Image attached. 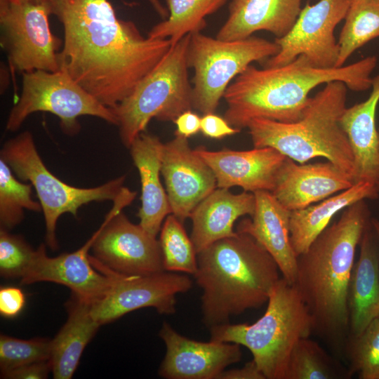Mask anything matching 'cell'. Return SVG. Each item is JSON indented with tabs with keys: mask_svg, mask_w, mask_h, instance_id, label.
Instances as JSON below:
<instances>
[{
	"mask_svg": "<svg viewBox=\"0 0 379 379\" xmlns=\"http://www.w3.org/2000/svg\"><path fill=\"white\" fill-rule=\"evenodd\" d=\"M65 307L67 319L51 340L50 362L55 379L72 378L85 347L101 326L91 314V304L77 295L71 293Z\"/></svg>",
	"mask_w": 379,
	"mask_h": 379,
	"instance_id": "cell-26",
	"label": "cell"
},
{
	"mask_svg": "<svg viewBox=\"0 0 379 379\" xmlns=\"http://www.w3.org/2000/svg\"><path fill=\"white\" fill-rule=\"evenodd\" d=\"M37 1H41V0H37Z\"/></svg>",
	"mask_w": 379,
	"mask_h": 379,
	"instance_id": "cell-45",
	"label": "cell"
},
{
	"mask_svg": "<svg viewBox=\"0 0 379 379\" xmlns=\"http://www.w3.org/2000/svg\"><path fill=\"white\" fill-rule=\"evenodd\" d=\"M353 185L352 176L329 161L298 164L286 157L271 192L292 211L319 202Z\"/></svg>",
	"mask_w": 379,
	"mask_h": 379,
	"instance_id": "cell-19",
	"label": "cell"
},
{
	"mask_svg": "<svg viewBox=\"0 0 379 379\" xmlns=\"http://www.w3.org/2000/svg\"><path fill=\"white\" fill-rule=\"evenodd\" d=\"M255 207L253 192L233 194L229 189L216 187L204 198L190 215V238L197 253L213 243L234 236L235 221L244 215L252 216Z\"/></svg>",
	"mask_w": 379,
	"mask_h": 379,
	"instance_id": "cell-23",
	"label": "cell"
},
{
	"mask_svg": "<svg viewBox=\"0 0 379 379\" xmlns=\"http://www.w3.org/2000/svg\"><path fill=\"white\" fill-rule=\"evenodd\" d=\"M175 136L162 145L161 173L171 213L183 222L217 182L212 169L190 147L187 138Z\"/></svg>",
	"mask_w": 379,
	"mask_h": 379,
	"instance_id": "cell-15",
	"label": "cell"
},
{
	"mask_svg": "<svg viewBox=\"0 0 379 379\" xmlns=\"http://www.w3.org/2000/svg\"><path fill=\"white\" fill-rule=\"evenodd\" d=\"M32 185L23 183L13 174L10 166L0 159V226L10 231L24 219V210L42 211L32 197Z\"/></svg>",
	"mask_w": 379,
	"mask_h": 379,
	"instance_id": "cell-31",
	"label": "cell"
},
{
	"mask_svg": "<svg viewBox=\"0 0 379 379\" xmlns=\"http://www.w3.org/2000/svg\"><path fill=\"white\" fill-rule=\"evenodd\" d=\"M345 208L298 256L295 285L307 305L314 328L330 336L342 335L350 324L349 285L357 246L371 221L365 201Z\"/></svg>",
	"mask_w": 379,
	"mask_h": 379,
	"instance_id": "cell-3",
	"label": "cell"
},
{
	"mask_svg": "<svg viewBox=\"0 0 379 379\" xmlns=\"http://www.w3.org/2000/svg\"><path fill=\"white\" fill-rule=\"evenodd\" d=\"M63 27L60 69L107 107L128 96L161 60L169 39L143 36L109 0H50Z\"/></svg>",
	"mask_w": 379,
	"mask_h": 379,
	"instance_id": "cell-1",
	"label": "cell"
},
{
	"mask_svg": "<svg viewBox=\"0 0 379 379\" xmlns=\"http://www.w3.org/2000/svg\"><path fill=\"white\" fill-rule=\"evenodd\" d=\"M200 131L208 138L220 140L239 133L241 131L232 126L224 117L211 112L203 114Z\"/></svg>",
	"mask_w": 379,
	"mask_h": 379,
	"instance_id": "cell-36",
	"label": "cell"
},
{
	"mask_svg": "<svg viewBox=\"0 0 379 379\" xmlns=\"http://www.w3.org/2000/svg\"><path fill=\"white\" fill-rule=\"evenodd\" d=\"M371 93L362 102L346 107L340 118L353 156L354 184L379 180V134L376 110L379 102V74L372 78Z\"/></svg>",
	"mask_w": 379,
	"mask_h": 379,
	"instance_id": "cell-22",
	"label": "cell"
},
{
	"mask_svg": "<svg viewBox=\"0 0 379 379\" xmlns=\"http://www.w3.org/2000/svg\"><path fill=\"white\" fill-rule=\"evenodd\" d=\"M34 250L20 236L0 230V274L6 279H22L34 259Z\"/></svg>",
	"mask_w": 379,
	"mask_h": 379,
	"instance_id": "cell-34",
	"label": "cell"
},
{
	"mask_svg": "<svg viewBox=\"0 0 379 379\" xmlns=\"http://www.w3.org/2000/svg\"><path fill=\"white\" fill-rule=\"evenodd\" d=\"M352 366L361 379H379V314L353 337Z\"/></svg>",
	"mask_w": 379,
	"mask_h": 379,
	"instance_id": "cell-35",
	"label": "cell"
},
{
	"mask_svg": "<svg viewBox=\"0 0 379 379\" xmlns=\"http://www.w3.org/2000/svg\"><path fill=\"white\" fill-rule=\"evenodd\" d=\"M136 197L124 187L97 230L91 246L93 258L104 267L125 275L143 276L164 270L159 241L122 213Z\"/></svg>",
	"mask_w": 379,
	"mask_h": 379,
	"instance_id": "cell-12",
	"label": "cell"
},
{
	"mask_svg": "<svg viewBox=\"0 0 379 379\" xmlns=\"http://www.w3.org/2000/svg\"><path fill=\"white\" fill-rule=\"evenodd\" d=\"M350 1L319 0L313 5L307 4L289 32L275 39L279 51L265 61L264 67L286 65L300 55L316 67H336L340 48L334 30L344 20Z\"/></svg>",
	"mask_w": 379,
	"mask_h": 379,
	"instance_id": "cell-14",
	"label": "cell"
},
{
	"mask_svg": "<svg viewBox=\"0 0 379 379\" xmlns=\"http://www.w3.org/2000/svg\"><path fill=\"white\" fill-rule=\"evenodd\" d=\"M377 186L359 182L317 204L292 211L290 217V239L297 256L305 253L315 239L328 226L339 211L362 199L378 197Z\"/></svg>",
	"mask_w": 379,
	"mask_h": 379,
	"instance_id": "cell-27",
	"label": "cell"
},
{
	"mask_svg": "<svg viewBox=\"0 0 379 379\" xmlns=\"http://www.w3.org/2000/svg\"><path fill=\"white\" fill-rule=\"evenodd\" d=\"M218 379H266L263 373L252 360L240 368L223 371Z\"/></svg>",
	"mask_w": 379,
	"mask_h": 379,
	"instance_id": "cell-40",
	"label": "cell"
},
{
	"mask_svg": "<svg viewBox=\"0 0 379 379\" xmlns=\"http://www.w3.org/2000/svg\"><path fill=\"white\" fill-rule=\"evenodd\" d=\"M314 328L313 317L295 284L281 277L272 288L264 314L255 323L210 328L211 340L248 348L266 379H286L291 354Z\"/></svg>",
	"mask_w": 379,
	"mask_h": 379,
	"instance_id": "cell-6",
	"label": "cell"
},
{
	"mask_svg": "<svg viewBox=\"0 0 379 379\" xmlns=\"http://www.w3.org/2000/svg\"><path fill=\"white\" fill-rule=\"evenodd\" d=\"M160 231L159 242L164 270L194 275L197 270V253L182 222L169 214Z\"/></svg>",
	"mask_w": 379,
	"mask_h": 379,
	"instance_id": "cell-30",
	"label": "cell"
},
{
	"mask_svg": "<svg viewBox=\"0 0 379 379\" xmlns=\"http://www.w3.org/2000/svg\"><path fill=\"white\" fill-rule=\"evenodd\" d=\"M255 211L251 218L242 219L237 232L252 236L274 259L282 277L294 284L297 274L298 256L290 239L291 211L284 207L270 191L253 192Z\"/></svg>",
	"mask_w": 379,
	"mask_h": 379,
	"instance_id": "cell-20",
	"label": "cell"
},
{
	"mask_svg": "<svg viewBox=\"0 0 379 379\" xmlns=\"http://www.w3.org/2000/svg\"><path fill=\"white\" fill-rule=\"evenodd\" d=\"M0 155L19 179L29 181L36 190L45 220L46 243L53 251L58 248L55 230L62 214L68 213L77 218L78 210L83 205L93 201H114L126 180V175H121L91 188L65 183L45 166L32 134L27 131L7 140Z\"/></svg>",
	"mask_w": 379,
	"mask_h": 379,
	"instance_id": "cell-8",
	"label": "cell"
},
{
	"mask_svg": "<svg viewBox=\"0 0 379 379\" xmlns=\"http://www.w3.org/2000/svg\"><path fill=\"white\" fill-rule=\"evenodd\" d=\"M51 15L50 0H0L1 44L13 70H60L62 41L51 30Z\"/></svg>",
	"mask_w": 379,
	"mask_h": 379,
	"instance_id": "cell-11",
	"label": "cell"
},
{
	"mask_svg": "<svg viewBox=\"0 0 379 379\" xmlns=\"http://www.w3.org/2000/svg\"><path fill=\"white\" fill-rule=\"evenodd\" d=\"M333 372L319 345L308 338L298 341L288 361L286 379H328Z\"/></svg>",
	"mask_w": 379,
	"mask_h": 379,
	"instance_id": "cell-33",
	"label": "cell"
},
{
	"mask_svg": "<svg viewBox=\"0 0 379 379\" xmlns=\"http://www.w3.org/2000/svg\"><path fill=\"white\" fill-rule=\"evenodd\" d=\"M302 0H232L228 17L216 34L224 41L246 39L258 31L281 38L292 29Z\"/></svg>",
	"mask_w": 379,
	"mask_h": 379,
	"instance_id": "cell-21",
	"label": "cell"
},
{
	"mask_svg": "<svg viewBox=\"0 0 379 379\" xmlns=\"http://www.w3.org/2000/svg\"><path fill=\"white\" fill-rule=\"evenodd\" d=\"M371 224L373 228L379 239V220L375 218H371Z\"/></svg>",
	"mask_w": 379,
	"mask_h": 379,
	"instance_id": "cell-42",
	"label": "cell"
},
{
	"mask_svg": "<svg viewBox=\"0 0 379 379\" xmlns=\"http://www.w3.org/2000/svg\"><path fill=\"white\" fill-rule=\"evenodd\" d=\"M279 51L275 41L253 36L224 41L201 32L190 34L187 60L194 71L192 107L203 114L215 112L232 81L252 62H265Z\"/></svg>",
	"mask_w": 379,
	"mask_h": 379,
	"instance_id": "cell-9",
	"label": "cell"
},
{
	"mask_svg": "<svg viewBox=\"0 0 379 379\" xmlns=\"http://www.w3.org/2000/svg\"><path fill=\"white\" fill-rule=\"evenodd\" d=\"M378 134H379V128H378ZM378 190H379V180H378Z\"/></svg>",
	"mask_w": 379,
	"mask_h": 379,
	"instance_id": "cell-44",
	"label": "cell"
},
{
	"mask_svg": "<svg viewBox=\"0 0 379 379\" xmlns=\"http://www.w3.org/2000/svg\"><path fill=\"white\" fill-rule=\"evenodd\" d=\"M194 151L212 169L217 187L230 189L238 186L253 193L272 191L278 173L287 157L270 147L244 151H210L199 146Z\"/></svg>",
	"mask_w": 379,
	"mask_h": 379,
	"instance_id": "cell-18",
	"label": "cell"
},
{
	"mask_svg": "<svg viewBox=\"0 0 379 379\" xmlns=\"http://www.w3.org/2000/svg\"><path fill=\"white\" fill-rule=\"evenodd\" d=\"M162 145L157 136L142 132L129 147L141 182V206L137 214L139 225L155 237L164 219L171 213L166 192L160 180Z\"/></svg>",
	"mask_w": 379,
	"mask_h": 379,
	"instance_id": "cell-24",
	"label": "cell"
},
{
	"mask_svg": "<svg viewBox=\"0 0 379 379\" xmlns=\"http://www.w3.org/2000/svg\"><path fill=\"white\" fill-rule=\"evenodd\" d=\"M347 91L340 81L326 84L310 97L301 118L295 122L252 119L246 128L253 147H272L300 164L324 157L352 176L353 156L340 124Z\"/></svg>",
	"mask_w": 379,
	"mask_h": 379,
	"instance_id": "cell-5",
	"label": "cell"
},
{
	"mask_svg": "<svg viewBox=\"0 0 379 379\" xmlns=\"http://www.w3.org/2000/svg\"><path fill=\"white\" fill-rule=\"evenodd\" d=\"M279 268L252 236L237 232L197 253L193 275L202 289V321L208 328L268 301Z\"/></svg>",
	"mask_w": 379,
	"mask_h": 379,
	"instance_id": "cell-4",
	"label": "cell"
},
{
	"mask_svg": "<svg viewBox=\"0 0 379 379\" xmlns=\"http://www.w3.org/2000/svg\"><path fill=\"white\" fill-rule=\"evenodd\" d=\"M166 354L159 374L166 379H218L220 374L242 357L240 345L210 340L201 342L178 333L164 322L159 333Z\"/></svg>",
	"mask_w": 379,
	"mask_h": 379,
	"instance_id": "cell-16",
	"label": "cell"
},
{
	"mask_svg": "<svg viewBox=\"0 0 379 379\" xmlns=\"http://www.w3.org/2000/svg\"><path fill=\"white\" fill-rule=\"evenodd\" d=\"M359 260L354 265L349 285L350 328L360 335L379 314V239L371 219L360 241Z\"/></svg>",
	"mask_w": 379,
	"mask_h": 379,
	"instance_id": "cell-25",
	"label": "cell"
},
{
	"mask_svg": "<svg viewBox=\"0 0 379 379\" xmlns=\"http://www.w3.org/2000/svg\"><path fill=\"white\" fill-rule=\"evenodd\" d=\"M51 340L34 338L22 340L0 336V369L4 373L13 368L41 361L50 360Z\"/></svg>",
	"mask_w": 379,
	"mask_h": 379,
	"instance_id": "cell-32",
	"label": "cell"
},
{
	"mask_svg": "<svg viewBox=\"0 0 379 379\" xmlns=\"http://www.w3.org/2000/svg\"><path fill=\"white\" fill-rule=\"evenodd\" d=\"M89 258L97 270L112 279L108 292L91 307V314L101 326L145 307H153L161 314H173L176 295L186 293L192 285L187 275L166 271L143 276L125 275L104 267L91 255Z\"/></svg>",
	"mask_w": 379,
	"mask_h": 379,
	"instance_id": "cell-13",
	"label": "cell"
},
{
	"mask_svg": "<svg viewBox=\"0 0 379 379\" xmlns=\"http://www.w3.org/2000/svg\"><path fill=\"white\" fill-rule=\"evenodd\" d=\"M201 117L192 109L182 112L173 121L176 126L175 135L189 138L196 135L201 129Z\"/></svg>",
	"mask_w": 379,
	"mask_h": 379,
	"instance_id": "cell-39",
	"label": "cell"
},
{
	"mask_svg": "<svg viewBox=\"0 0 379 379\" xmlns=\"http://www.w3.org/2000/svg\"><path fill=\"white\" fill-rule=\"evenodd\" d=\"M97 234L98 230L77 251L56 257L48 256L46 246L41 244L29 270L20 279L21 284L53 282L68 287L72 293L91 304L100 300L109 290L112 279L97 270L90 260L88 251Z\"/></svg>",
	"mask_w": 379,
	"mask_h": 379,
	"instance_id": "cell-17",
	"label": "cell"
},
{
	"mask_svg": "<svg viewBox=\"0 0 379 379\" xmlns=\"http://www.w3.org/2000/svg\"><path fill=\"white\" fill-rule=\"evenodd\" d=\"M227 0H166L168 16L148 32L151 39H169L171 46L188 34L206 27V17L218 11Z\"/></svg>",
	"mask_w": 379,
	"mask_h": 379,
	"instance_id": "cell-28",
	"label": "cell"
},
{
	"mask_svg": "<svg viewBox=\"0 0 379 379\" xmlns=\"http://www.w3.org/2000/svg\"><path fill=\"white\" fill-rule=\"evenodd\" d=\"M377 62V57L371 55L350 65L324 69L313 66L300 55L275 67L258 69L251 65L225 91L223 98L227 107L223 117L240 131L258 118L297 121L308 103L309 93L321 84L340 81L354 91L371 88V75Z\"/></svg>",
	"mask_w": 379,
	"mask_h": 379,
	"instance_id": "cell-2",
	"label": "cell"
},
{
	"mask_svg": "<svg viewBox=\"0 0 379 379\" xmlns=\"http://www.w3.org/2000/svg\"><path fill=\"white\" fill-rule=\"evenodd\" d=\"M25 295L17 287L6 286L0 289V314L6 318H13L22 311Z\"/></svg>",
	"mask_w": 379,
	"mask_h": 379,
	"instance_id": "cell-37",
	"label": "cell"
},
{
	"mask_svg": "<svg viewBox=\"0 0 379 379\" xmlns=\"http://www.w3.org/2000/svg\"><path fill=\"white\" fill-rule=\"evenodd\" d=\"M10 1H14V2H22V1H27V0H10Z\"/></svg>",
	"mask_w": 379,
	"mask_h": 379,
	"instance_id": "cell-43",
	"label": "cell"
},
{
	"mask_svg": "<svg viewBox=\"0 0 379 379\" xmlns=\"http://www.w3.org/2000/svg\"><path fill=\"white\" fill-rule=\"evenodd\" d=\"M344 20L336 67L344 66L357 49L379 37V0H351Z\"/></svg>",
	"mask_w": 379,
	"mask_h": 379,
	"instance_id": "cell-29",
	"label": "cell"
},
{
	"mask_svg": "<svg viewBox=\"0 0 379 379\" xmlns=\"http://www.w3.org/2000/svg\"><path fill=\"white\" fill-rule=\"evenodd\" d=\"M36 112H50L58 117L62 131L68 135H75L80 131L78 118L81 116L95 117L117 126V119L111 108L60 69L22 73L21 95L8 114L6 130H18L25 119Z\"/></svg>",
	"mask_w": 379,
	"mask_h": 379,
	"instance_id": "cell-10",
	"label": "cell"
},
{
	"mask_svg": "<svg viewBox=\"0 0 379 379\" xmlns=\"http://www.w3.org/2000/svg\"><path fill=\"white\" fill-rule=\"evenodd\" d=\"M190 40L188 34L171 46L131 93L111 108L117 119L120 138L125 147H130L153 118L174 121L182 112L193 108L187 60Z\"/></svg>",
	"mask_w": 379,
	"mask_h": 379,
	"instance_id": "cell-7",
	"label": "cell"
},
{
	"mask_svg": "<svg viewBox=\"0 0 379 379\" xmlns=\"http://www.w3.org/2000/svg\"><path fill=\"white\" fill-rule=\"evenodd\" d=\"M52 371L50 360L28 364L8 371L1 373V378L44 379Z\"/></svg>",
	"mask_w": 379,
	"mask_h": 379,
	"instance_id": "cell-38",
	"label": "cell"
},
{
	"mask_svg": "<svg viewBox=\"0 0 379 379\" xmlns=\"http://www.w3.org/2000/svg\"><path fill=\"white\" fill-rule=\"evenodd\" d=\"M152 6L156 13L163 19L165 20L168 16V9L164 6L159 0H147Z\"/></svg>",
	"mask_w": 379,
	"mask_h": 379,
	"instance_id": "cell-41",
	"label": "cell"
}]
</instances>
